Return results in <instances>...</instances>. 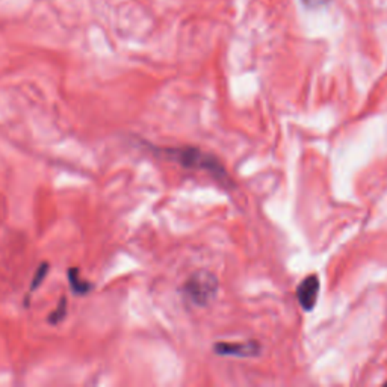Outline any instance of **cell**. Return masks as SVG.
Here are the masks:
<instances>
[{
    "label": "cell",
    "mask_w": 387,
    "mask_h": 387,
    "mask_svg": "<svg viewBox=\"0 0 387 387\" xmlns=\"http://www.w3.org/2000/svg\"><path fill=\"white\" fill-rule=\"evenodd\" d=\"M319 287H321L319 278L315 274L307 276L298 286H296V300H298L303 310L306 312L314 310L318 301Z\"/></svg>",
    "instance_id": "cell-3"
},
{
    "label": "cell",
    "mask_w": 387,
    "mask_h": 387,
    "mask_svg": "<svg viewBox=\"0 0 387 387\" xmlns=\"http://www.w3.org/2000/svg\"><path fill=\"white\" fill-rule=\"evenodd\" d=\"M213 351L219 356L230 357H254L259 356L260 345L258 342H221L213 347Z\"/></svg>",
    "instance_id": "cell-4"
},
{
    "label": "cell",
    "mask_w": 387,
    "mask_h": 387,
    "mask_svg": "<svg viewBox=\"0 0 387 387\" xmlns=\"http://www.w3.org/2000/svg\"><path fill=\"white\" fill-rule=\"evenodd\" d=\"M218 278L208 269H199L189 276L183 285V294L194 306H208L218 294Z\"/></svg>",
    "instance_id": "cell-2"
},
{
    "label": "cell",
    "mask_w": 387,
    "mask_h": 387,
    "mask_svg": "<svg viewBox=\"0 0 387 387\" xmlns=\"http://www.w3.org/2000/svg\"><path fill=\"white\" fill-rule=\"evenodd\" d=\"M65 310H67V300L62 298V300L60 301V304H57V309L51 315V318H48V323L53 324V325L57 324V323H61V321L64 319Z\"/></svg>",
    "instance_id": "cell-7"
},
{
    "label": "cell",
    "mask_w": 387,
    "mask_h": 387,
    "mask_svg": "<svg viewBox=\"0 0 387 387\" xmlns=\"http://www.w3.org/2000/svg\"><path fill=\"white\" fill-rule=\"evenodd\" d=\"M47 273H48V265H47V263H43V265H41V267L37 269V273H35V276H34V280H32L30 292H34L35 289H38L39 285L44 282V278H46Z\"/></svg>",
    "instance_id": "cell-6"
},
{
    "label": "cell",
    "mask_w": 387,
    "mask_h": 387,
    "mask_svg": "<svg viewBox=\"0 0 387 387\" xmlns=\"http://www.w3.org/2000/svg\"><path fill=\"white\" fill-rule=\"evenodd\" d=\"M162 153L167 156L168 159L174 161L185 168H195L206 171L209 176L219 182L224 186H230L232 180H230L224 165L209 153H204L200 148L195 147H177V148H163Z\"/></svg>",
    "instance_id": "cell-1"
},
{
    "label": "cell",
    "mask_w": 387,
    "mask_h": 387,
    "mask_svg": "<svg viewBox=\"0 0 387 387\" xmlns=\"http://www.w3.org/2000/svg\"><path fill=\"white\" fill-rule=\"evenodd\" d=\"M304 3H306L307 6L310 8H318V6H323V5H327L330 0H303Z\"/></svg>",
    "instance_id": "cell-8"
},
{
    "label": "cell",
    "mask_w": 387,
    "mask_h": 387,
    "mask_svg": "<svg viewBox=\"0 0 387 387\" xmlns=\"http://www.w3.org/2000/svg\"><path fill=\"white\" fill-rule=\"evenodd\" d=\"M69 282L71 286V291L76 295H85L91 291V287H93L91 283H88L87 280H80L78 268L69 269Z\"/></svg>",
    "instance_id": "cell-5"
}]
</instances>
